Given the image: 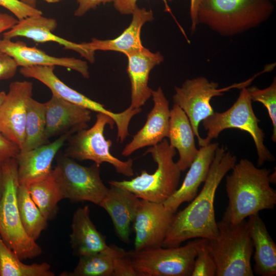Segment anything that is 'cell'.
<instances>
[{"label": "cell", "mask_w": 276, "mask_h": 276, "mask_svg": "<svg viewBox=\"0 0 276 276\" xmlns=\"http://www.w3.org/2000/svg\"><path fill=\"white\" fill-rule=\"evenodd\" d=\"M57 27L55 19L34 15L18 20L10 29L3 33V38L12 39L16 37H24L39 43L54 42L62 45L64 49L79 53L91 63L95 61V53L84 49L81 43L70 41L53 33Z\"/></svg>", "instance_id": "17"}, {"label": "cell", "mask_w": 276, "mask_h": 276, "mask_svg": "<svg viewBox=\"0 0 276 276\" xmlns=\"http://www.w3.org/2000/svg\"><path fill=\"white\" fill-rule=\"evenodd\" d=\"M148 153L157 164L153 173L142 170L140 175L130 180H111L108 183L128 190L141 199L163 203L179 186L181 171L173 160L176 149L165 138L158 144L149 147L144 154Z\"/></svg>", "instance_id": "4"}, {"label": "cell", "mask_w": 276, "mask_h": 276, "mask_svg": "<svg viewBox=\"0 0 276 276\" xmlns=\"http://www.w3.org/2000/svg\"><path fill=\"white\" fill-rule=\"evenodd\" d=\"M30 195L43 216L48 221L58 210L59 201L63 199L56 174L53 169L45 178L27 186Z\"/></svg>", "instance_id": "27"}, {"label": "cell", "mask_w": 276, "mask_h": 276, "mask_svg": "<svg viewBox=\"0 0 276 276\" xmlns=\"http://www.w3.org/2000/svg\"><path fill=\"white\" fill-rule=\"evenodd\" d=\"M260 120L252 107V101L246 87L241 88L234 104L222 112H215L202 121L207 131L204 138L205 146L213 139H217L224 130L237 128L248 132L253 139L257 153V165L260 167L265 162H273L274 157L264 144V132L259 126Z\"/></svg>", "instance_id": "7"}, {"label": "cell", "mask_w": 276, "mask_h": 276, "mask_svg": "<svg viewBox=\"0 0 276 276\" xmlns=\"http://www.w3.org/2000/svg\"><path fill=\"white\" fill-rule=\"evenodd\" d=\"M114 124L109 116L97 113L93 126L80 130L68 139L64 154L79 161L90 160L99 166L107 163L113 166L117 173L127 177L133 176V160L129 158L123 161L114 156L110 152L112 141L104 136L106 125H109L112 128Z\"/></svg>", "instance_id": "8"}, {"label": "cell", "mask_w": 276, "mask_h": 276, "mask_svg": "<svg viewBox=\"0 0 276 276\" xmlns=\"http://www.w3.org/2000/svg\"><path fill=\"white\" fill-rule=\"evenodd\" d=\"M264 72V70L245 81L221 88H219L218 83L210 81L204 77L188 79L180 86H175V94L173 96L174 104L181 108L188 117L200 147L205 145L204 139L199 135L198 126L201 121L214 112L210 104L211 99L222 96L231 89L246 87L257 76Z\"/></svg>", "instance_id": "10"}, {"label": "cell", "mask_w": 276, "mask_h": 276, "mask_svg": "<svg viewBox=\"0 0 276 276\" xmlns=\"http://www.w3.org/2000/svg\"><path fill=\"white\" fill-rule=\"evenodd\" d=\"M17 200L24 229L30 237L36 240L47 227L48 220L32 200L27 186L19 184Z\"/></svg>", "instance_id": "31"}, {"label": "cell", "mask_w": 276, "mask_h": 276, "mask_svg": "<svg viewBox=\"0 0 276 276\" xmlns=\"http://www.w3.org/2000/svg\"><path fill=\"white\" fill-rule=\"evenodd\" d=\"M45 106L32 97L28 103L24 145L20 152H25L48 143L45 139Z\"/></svg>", "instance_id": "29"}, {"label": "cell", "mask_w": 276, "mask_h": 276, "mask_svg": "<svg viewBox=\"0 0 276 276\" xmlns=\"http://www.w3.org/2000/svg\"><path fill=\"white\" fill-rule=\"evenodd\" d=\"M236 163V156L226 148H217L200 192L187 207L175 214L163 247L178 246L184 241L193 238L210 240L218 236L215 195L221 180Z\"/></svg>", "instance_id": "1"}, {"label": "cell", "mask_w": 276, "mask_h": 276, "mask_svg": "<svg viewBox=\"0 0 276 276\" xmlns=\"http://www.w3.org/2000/svg\"><path fill=\"white\" fill-rule=\"evenodd\" d=\"M4 242L0 236V276H54L46 262L27 265Z\"/></svg>", "instance_id": "28"}, {"label": "cell", "mask_w": 276, "mask_h": 276, "mask_svg": "<svg viewBox=\"0 0 276 276\" xmlns=\"http://www.w3.org/2000/svg\"><path fill=\"white\" fill-rule=\"evenodd\" d=\"M55 66L34 65L21 67L20 73L26 78L35 79L52 91V95L97 113H103L112 118L117 128V139L124 141L129 135V126L131 119L140 112L139 109L129 106L124 111L116 113L106 108L103 105L95 101L69 87L61 81L54 73Z\"/></svg>", "instance_id": "12"}, {"label": "cell", "mask_w": 276, "mask_h": 276, "mask_svg": "<svg viewBox=\"0 0 276 276\" xmlns=\"http://www.w3.org/2000/svg\"><path fill=\"white\" fill-rule=\"evenodd\" d=\"M207 241L198 250L191 276H216L217 266L208 249Z\"/></svg>", "instance_id": "33"}, {"label": "cell", "mask_w": 276, "mask_h": 276, "mask_svg": "<svg viewBox=\"0 0 276 276\" xmlns=\"http://www.w3.org/2000/svg\"><path fill=\"white\" fill-rule=\"evenodd\" d=\"M32 90L31 82H12L0 108V131L20 150L24 143L28 103Z\"/></svg>", "instance_id": "14"}, {"label": "cell", "mask_w": 276, "mask_h": 276, "mask_svg": "<svg viewBox=\"0 0 276 276\" xmlns=\"http://www.w3.org/2000/svg\"><path fill=\"white\" fill-rule=\"evenodd\" d=\"M0 51L12 57L18 66H60L75 71L85 78L89 77L86 61L74 57L53 56L35 47H29L21 41L0 39Z\"/></svg>", "instance_id": "18"}, {"label": "cell", "mask_w": 276, "mask_h": 276, "mask_svg": "<svg viewBox=\"0 0 276 276\" xmlns=\"http://www.w3.org/2000/svg\"><path fill=\"white\" fill-rule=\"evenodd\" d=\"M3 192V177L2 171V164H0V200L2 195Z\"/></svg>", "instance_id": "44"}, {"label": "cell", "mask_w": 276, "mask_h": 276, "mask_svg": "<svg viewBox=\"0 0 276 276\" xmlns=\"http://www.w3.org/2000/svg\"><path fill=\"white\" fill-rule=\"evenodd\" d=\"M2 171L0 236L20 260L34 258L41 253V248L28 235L21 223L17 200L19 181L15 158L3 163Z\"/></svg>", "instance_id": "6"}, {"label": "cell", "mask_w": 276, "mask_h": 276, "mask_svg": "<svg viewBox=\"0 0 276 276\" xmlns=\"http://www.w3.org/2000/svg\"><path fill=\"white\" fill-rule=\"evenodd\" d=\"M153 106L147 116L145 124L123 148L122 155L128 156L136 150L155 146L168 137L170 109L160 86L152 92Z\"/></svg>", "instance_id": "15"}, {"label": "cell", "mask_w": 276, "mask_h": 276, "mask_svg": "<svg viewBox=\"0 0 276 276\" xmlns=\"http://www.w3.org/2000/svg\"><path fill=\"white\" fill-rule=\"evenodd\" d=\"M114 244L99 252L79 257L78 263L72 272H63L66 276H113Z\"/></svg>", "instance_id": "30"}, {"label": "cell", "mask_w": 276, "mask_h": 276, "mask_svg": "<svg viewBox=\"0 0 276 276\" xmlns=\"http://www.w3.org/2000/svg\"><path fill=\"white\" fill-rule=\"evenodd\" d=\"M251 101L258 102L266 107L271 121L273 130L271 140L276 142V80L274 78L271 84L264 89L253 86L247 88Z\"/></svg>", "instance_id": "32"}, {"label": "cell", "mask_w": 276, "mask_h": 276, "mask_svg": "<svg viewBox=\"0 0 276 276\" xmlns=\"http://www.w3.org/2000/svg\"><path fill=\"white\" fill-rule=\"evenodd\" d=\"M199 0H190V14L191 19V32L195 31L198 25L197 10Z\"/></svg>", "instance_id": "41"}, {"label": "cell", "mask_w": 276, "mask_h": 276, "mask_svg": "<svg viewBox=\"0 0 276 276\" xmlns=\"http://www.w3.org/2000/svg\"><path fill=\"white\" fill-rule=\"evenodd\" d=\"M114 0H77L78 7L74 12V15L80 17L85 14L91 9L96 8L99 5L113 2Z\"/></svg>", "instance_id": "39"}, {"label": "cell", "mask_w": 276, "mask_h": 276, "mask_svg": "<svg viewBox=\"0 0 276 276\" xmlns=\"http://www.w3.org/2000/svg\"><path fill=\"white\" fill-rule=\"evenodd\" d=\"M219 233L208 240L206 246L216 266V276H253L251 265L254 246L247 222L231 224L217 222Z\"/></svg>", "instance_id": "5"}, {"label": "cell", "mask_w": 276, "mask_h": 276, "mask_svg": "<svg viewBox=\"0 0 276 276\" xmlns=\"http://www.w3.org/2000/svg\"><path fill=\"white\" fill-rule=\"evenodd\" d=\"M141 199L128 190L110 185L108 191L100 204L111 218L120 239L128 243L131 225L134 219Z\"/></svg>", "instance_id": "21"}, {"label": "cell", "mask_w": 276, "mask_h": 276, "mask_svg": "<svg viewBox=\"0 0 276 276\" xmlns=\"http://www.w3.org/2000/svg\"><path fill=\"white\" fill-rule=\"evenodd\" d=\"M132 17L129 26L118 37L111 39L102 40L93 38L88 42L81 43L86 50L115 51L125 56L142 49L144 47L141 38V29L146 22L154 19L151 10L139 8L137 6L131 14Z\"/></svg>", "instance_id": "23"}, {"label": "cell", "mask_w": 276, "mask_h": 276, "mask_svg": "<svg viewBox=\"0 0 276 276\" xmlns=\"http://www.w3.org/2000/svg\"><path fill=\"white\" fill-rule=\"evenodd\" d=\"M18 19L7 13H0V35L10 29L17 22Z\"/></svg>", "instance_id": "40"}, {"label": "cell", "mask_w": 276, "mask_h": 276, "mask_svg": "<svg viewBox=\"0 0 276 276\" xmlns=\"http://www.w3.org/2000/svg\"><path fill=\"white\" fill-rule=\"evenodd\" d=\"M270 170L259 168L246 158L236 163L226 177L228 205L221 220L237 224L263 210L273 209L276 191L268 179Z\"/></svg>", "instance_id": "2"}, {"label": "cell", "mask_w": 276, "mask_h": 276, "mask_svg": "<svg viewBox=\"0 0 276 276\" xmlns=\"http://www.w3.org/2000/svg\"><path fill=\"white\" fill-rule=\"evenodd\" d=\"M274 1H275V0H274Z\"/></svg>", "instance_id": "48"}, {"label": "cell", "mask_w": 276, "mask_h": 276, "mask_svg": "<svg viewBox=\"0 0 276 276\" xmlns=\"http://www.w3.org/2000/svg\"><path fill=\"white\" fill-rule=\"evenodd\" d=\"M44 104V137L47 142L49 143L50 137L68 133L73 134L87 128L88 123L91 120V111L53 95Z\"/></svg>", "instance_id": "16"}, {"label": "cell", "mask_w": 276, "mask_h": 276, "mask_svg": "<svg viewBox=\"0 0 276 276\" xmlns=\"http://www.w3.org/2000/svg\"><path fill=\"white\" fill-rule=\"evenodd\" d=\"M208 239L196 238L184 246L129 251L140 276H191L199 247Z\"/></svg>", "instance_id": "9"}, {"label": "cell", "mask_w": 276, "mask_h": 276, "mask_svg": "<svg viewBox=\"0 0 276 276\" xmlns=\"http://www.w3.org/2000/svg\"><path fill=\"white\" fill-rule=\"evenodd\" d=\"M175 213L166 208L163 203L141 199L133 221L135 234L133 250L163 246Z\"/></svg>", "instance_id": "13"}, {"label": "cell", "mask_w": 276, "mask_h": 276, "mask_svg": "<svg viewBox=\"0 0 276 276\" xmlns=\"http://www.w3.org/2000/svg\"><path fill=\"white\" fill-rule=\"evenodd\" d=\"M165 4V11L172 13L168 3L173 0H162ZM137 0H114L113 6L115 9L122 15L131 14L135 8L137 6Z\"/></svg>", "instance_id": "38"}, {"label": "cell", "mask_w": 276, "mask_h": 276, "mask_svg": "<svg viewBox=\"0 0 276 276\" xmlns=\"http://www.w3.org/2000/svg\"><path fill=\"white\" fill-rule=\"evenodd\" d=\"M72 135L65 133L52 143L25 152H19L15 158L19 184L28 186L47 177L53 170L52 164L56 154Z\"/></svg>", "instance_id": "19"}, {"label": "cell", "mask_w": 276, "mask_h": 276, "mask_svg": "<svg viewBox=\"0 0 276 276\" xmlns=\"http://www.w3.org/2000/svg\"><path fill=\"white\" fill-rule=\"evenodd\" d=\"M45 2L48 3H56L60 2L63 0H44Z\"/></svg>", "instance_id": "46"}, {"label": "cell", "mask_w": 276, "mask_h": 276, "mask_svg": "<svg viewBox=\"0 0 276 276\" xmlns=\"http://www.w3.org/2000/svg\"><path fill=\"white\" fill-rule=\"evenodd\" d=\"M18 66L12 57L4 53L0 57V80L12 78L15 75Z\"/></svg>", "instance_id": "37"}, {"label": "cell", "mask_w": 276, "mask_h": 276, "mask_svg": "<svg viewBox=\"0 0 276 276\" xmlns=\"http://www.w3.org/2000/svg\"><path fill=\"white\" fill-rule=\"evenodd\" d=\"M6 96V93L4 91H0V108L2 105Z\"/></svg>", "instance_id": "45"}, {"label": "cell", "mask_w": 276, "mask_h": 276, "mask_svg": "<svg viewBox=\"0 0 276 276\" xmlns=\"http://www.w3.org/2000/svg\"><path fill=\"white\" fill-rule=\"evenodd\" d=\"M128 59L127 73L131 86L130 107L140 108L152 96V89L148 85L151 70L164 60L159 52H152L144 47L141 50L126 55Z\"/></svg>", "instance_id": "20"}, {"label": "cell", "mask_w": 276, "mask_h": 276, "mask_svg": "<svg viewBox=\"0 0 276 276\" xmlns=\"http://www.w3.org/2000/svg\"><path fill=\"white\" fill-rule=\"evenodd\" d=\"M218 147V143H210L206 146L200 147L198 154L190 166L181 186L163 202L166 208L176 213L182 203L190 202L195 197L199 187L207 178Z\"/></svg>", "instance_id": "22"}, {"label": "cell", "mask_w": 276, "mask_h": 276, "mask_svg": "<svg viewBox=\"0 0 276 276\" xmlns=\"http://www.w3.org/2000/svg\"><path fill=\"white\" fill-rule=\"evenodd\" d=\"M71 227L70 243L74 252L79 257L99 252L108 247L106 237L97 230L90 219L88 205L75 211Z\"/></svg>", "instance_id": "25"}, {"label": "cell", "mask_w": 276, "mask_h": 276, "mask_svg": "<svg viewBox=\"0 0 276 276\" xmlns=\"http://www.w3.org/2000/svg\"><path fill=\"white\" fill-rule=\"evenodd\" d=\"M273 10L270 0H199L198 24L232 36L257 27Z\"/></svg>", "instance_id": "3"}, {"label": "cell", "mask_w": 276, "mask_h": 276, "mask_svg": "<svg viewBox=\"0 0 276 276\" xmlns=\"http://www.w3.org/2000/svg\"><path fill=\"white\" fill-rule=\"evenodd\" d=\"M194 133L185 112L174 104L170 109L168 138L169 144L177 150L179 159L176 162L181 172L186 171L197 156Z\"/></svg>", "instance_id": "24"}, {"label": "cell", "mask_w": 276, "mask_h": 276, "mask_svg": "<svg viewBox=\"0 0 276 276\" xmlns=\"http://www.w3.org/2000/svg\"><path fill=\"white\" fill-rule=\"evenodd\" d=\"M0 6L11 12L18 20L31 16L42 15L41 10L19 0H0Z\"/></svg>", "instance_id": "35"}, {"label": "cell", "mask_w": 276, "mask_h": 276, "mask_svg": "<svg viewBox=\"0 0 276 276\" xmlns=\"http://www.w3.org/2000/svg\"><path fill=\"white\" fill-rule=\"evenodd\" d=\"M19 152V147L0 131V164L10 158H15Z\"/></svg>", "instance_id": "36"}, {"label": "cell", "mask_w": 276, "mask_h": 276, "mask_svg": "<svg viewBox=\"0 0 276 276\" xmlns=\"http://www.w3.org/2000/svg\"><path fill=\"white\" fill-rule=\"evenodd\" d=\"M100 166L96 163L83 166L64 154L59 155L53 170L63 199L99 205L108 191L101 178Z\"/></svg>", "instance_id": "11"}, {"label": "cell", "mask_w": 276, "mask_h": 276, "mask_svg": "<svg viewBox=\"0 0 276 276\" xmlns=\"http://www.w3.org/2000/svg\"><path fill=\"white\" fill-rule=\"evenodd\" d=\"M113 276H140L133 266L129 251L115 244Z\"/></svg>", "instance_id": "34"}, {"label": "cell", "mask_w": 276, "mask_h": 276, "mask_svg": "<svg viewBox=\"0 0 276 276\" xmlns=\"http://www.w3.org/2000/svg\"><path fill=\"white\" fill-rule=\"evenodd\" d=\"M249 233L255 249L254 270L257 275H276V244L259 214L248 217Z\"/></svg>", "instance_id": "26"}, {"label": "cell", "mask_w": 276, "mask_h": 276, "mask_svg": "<svg viewBox=\"0 0 276 276\" xmlns=\"http://www.w3.org/2000/svg\"><path fill=\"white\" fill-rule=\"evenodd\" d=\"M22 3L33 8H36L37 0H19Z\"/></svg>", "instance_id": "42"}, {"label": "cell", "mask_w": 276, "mask_h": 276, "mask_svg": "<svg viewBox=\"0 0 276 276\" xmlns=\"http://www.w3.org/2000/svg\"><path fill=\"white\" fill-rule=\"evenodd\" d=\"M268 179L271 183L275 184L276 182V176H275V171L272 173H270L268 175Z\"/></svg>", "instance_id": "43"}, {"label": "cell", "mask_w": 276, "mask_h": 276, "mask_svg": "<svg viewBox=\"0 0 276 276\" xmlns=\"http://www.w3.org/2000/svg\"><path fill=\"white\" fill-rule=\"evenodd\" d=\"M4 53L0 51V57Z\"/></svg>", "instance_id": "47"}]
</instances>
